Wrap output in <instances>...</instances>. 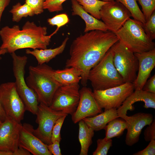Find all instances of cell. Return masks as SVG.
Here are the masks:
<instances>
[{
    "mask_svg": "<svg viewBox=\"0 0 155 155\" xmlns=\"http://www.w3.org/2000/svg\"><path fill=\"white\" fill-rule=\"evenodd\" d=\"M118 40L115 33L109 30H95L85 32L73 41L66 67H73L78 69L81 73V84L86 86L90 70Z\"/></svg>",
    "mask_w": 155,
    "mask_h": 155,
    "instance_id": "cell-1",
    "label": "cell"
},
{
    "mask_svg": "<svg viewBox=\"0 0 155 155\" xmlns=\"http://www.w3.org/2000/svg\"><path fill=\"white\" fill-rule=\"evenodd\" d=\"M46 27L37 26L33 22H26L22 30L18 25L11 28L6 26L0 30L2 43L0 49H5L10 53L24 48L45 49L49 45L51 37L58 31L46 35Z\"/></svg>",
    "mask_w": 155,
    "mask_h": 155,
    "instance_id": "cell-2",
    "label": "cell"
},
{
    "mask_svg": "<svg viewBox=\"0 0 155 155\" xmlns=\"http://www.w3.org/2000/svg\"><path fill=\"white\" fill-rule=\"evenodd\" d=\"M29 70L27 84L35 93L40 103L50 106L55 93L62 86L55 78L54 70L44 63L31 66Z\"/></svg>",
    "mask_w": 155,
    "mask_h": 155,
    "instance_id": "cell-3",
    "label": "cell"
},
{
    "mask_svg": "<svg viewBox=\"0 0 155 155\" xmlns=\"http://www.w3.org/2000/svg\"><path fill=\"white\" fill-rule=\"evenodd\" d=\"M88 79L93 90H104L125 83L114 65L113 55L110 49L90 70Z\"/></svg>",
    "mask_w": 155,
    "mask_h": 155,
    "instance_id": "cell-4",
    "label": "cell"
},
{
    "mask_svg": "<svg viewBox=\"0 0 155 155\" xmlns=\"http://www.w3.org/2000/svg\"><path fill=\"white\" fill-rule=\"evenodd\" d=\"M114 33L119 40L134 53L155 49V43L145 32L143 24L133 19H129Z\"/></svg>",
    "mask_w": 155,
    "mask_h": 155,
    "instance_id": "cell-5",
    "label": "cell"
},
{
    "mask_svg": "<svg viewBox=\"0 0 155 155\" xmlns=\"http://www.w3.org/2000/svg\"><path fill=\"white\" fill-rule=\"evenodd\" d=\"M11 56L17 92L24 104L26 110L36 115L39 103L37 96L34 91L29 87L24 79L25 67L28 58L26 56L17 55L15 52L11 53Z\"/></svg>",
    "mask_w": 155,
    "mask_h": 155,
    "instance_id": "cell-6",
    "label": "cell"
},
{
    "mask_svg": "<svg viewBox=\"0 0 155 155\" xmlns=\"http://www.w3.org/2000/svg\"><path fill=\"white\" fill-rule=\"evenodd\" d=\"M113 62L125 83H133L137 76L138 61L134 53L119 40L111 48Z\"/></svg>",
    "mask_w": 155,
    "mask_h": 155,
    "instance_id": "cell-7",
    "label": "cell"
},
{
    "mask_svg": "<svg viewBox=\"0 0 155 155\" xmlns=\"http://www.w3.org/2000/svg\"><path fill=\"white\" fill-rule=\"evenodd\" d=\"M133 83L125 82L119 86L103 90H93L94 96L100 107L104 110L117 109L134 91Z\"/></svg>",
    "mask_w": 155,
    "mask_h": 155,
    "instance_id": "cell-8",
    "label": "cell"
},
{
    "mask_svg": "<svg viewBox=\"0 0 155 155\" xmlns=\"http://www.w3.org/2000/svg\"><path fill=\"white\" fill-rule=\"evenodd\" d=\"M0 101L6 116L11 117L19 122L23 119L26 110L17 92L15 82H8L0 85Z\"/></svg>",
    "mask_w": 155,
    "mask_h": 155,
    "instance_id": "cell-9",
    "label": "cell"
},
{
    "mask_svg": "<svg viewBox=\"0 0 155 155\" xmlns=\"http://www.w3.org/2000/svg\"><path fill=\"white\" fill-rule=\"evenodd\" d=\"M78 84L62 85L57 90L50 107L71 115L75 111L80 97Z\"/></svg>",
    "mask_w": 155,
    "mask_h": 155,
    "instance_id": "cell-10",
    "label": "cell"
},
{
    "mask_svg": "<svg viewBox=\"0 0 155 155\" xmlns=\"http://www.w3.org/2000/svg\"><path fill=\"white\" fill-rule=\"evenodd\" d=\"M67 114L40 103L36 121L38 126L36 129H34V134L44 144L47 145L51 144V137L53 126L59 118Z\"/></svg>",
    "mask_w": 155,
    "mask_h": 155,
    "instance_id": "cell-11",
    "label": "cell"
},
{
    "mask_svg": "<svg viewBox=\"0 0 155 155\" xmlns=\"http://www.w3.org/2000/svg\"><path fill=\"white\" fill-rule=\"evenodd\" d=\"M100 19L108 30L115 33L131 17L128 10L121 3L115 0L108 2L100 10Z\"/></svg>",
    "mask_w": 155,
    "mask_h": 155,
    "instance_id": "cell-12",
    "label": "cell"
},
{
    "mask_svg": "<svg viewBox=\"0 0 155 155\" xmlns=\"http://www.w3.org/2000/svg\"><path fill=\"white\" fill-rule=\"evenodd\" d=\"M22 126L20 122L6 116L0 126V150L13 152L18 148Z\"/></svg>",
    "mask_w": 155,
    "mask_h": 155,
    "instance_id": "cell-13",
    "label": "cell"
},
{
    "mask_svg": "<svg viewBox=\"0 0 155 155\" xmlns=\"http://www.w3.org/2000/svg\"><path fill=\"white\" fill-rule=\"evenodd\" d=\"M80 97L78 106L71 115L72 121L74 123L86 118L95 116L102 112L90 88L83 86L80 90Z\"/></svg>",
    "mask_w": 155,
    "mask_h": 155,
    "instance_id": "cell-14",
    "label": "cell"
},
{
    "mask_svg": "<svg viewBox=\"0 0 155 155\" xmlns=\"http://www.w3.org/2000/svg\"><path fill=\"white\" fill-rule=\"evenodd\" d=\"M34 127L25 123L22 125L19 140V147L25 149L34 155H51L47 145L34 133Z\"/></svg>",
    "mask_w": 155,
    "mask_h": 155,
    "instance_id": "cell-15",
    "label": "cell"
},
{
    "mask_svg": "<svg viewBox=\"0 0 155 155\" xmlns=\"http://www.w3.org/2000/svg\"><path fill=\"white\" fill-rule=\"evenodd\" d=\"M123 119L126 121L127 125L125 143L131 146L138 141L142 129L152 123L153 117L150 113H138L130 116L126 115Z\"/></svg>",
    "mask_w": 155,
    "mask_h": 155,
    "instance_id": "cell-16",
    "label": "cell"
},
{
    "mask_svg": "<svg viewBox=\"0 0 155 155\" xmlns=\"http://www.w3.org/2000/svg\"><path fill=\"white\" fill-rule=\"evenodd\" d=\"M139 62L138 74L133 83L135 90H142L155 66V49L134 53Z\"/></svg>",
    "mask_w": 155,
    "mask_h": 155,
    "instance_id": "cell-17",
    "label": "cell"
},
{
    "mask_svg": "<svg viewBox=\"0 0 155 155\" xmlns=\"http://www.w3.org/2000/svg\"><path fill=\"white\" fill-rule=\"evenodd\" d=\"M142 101L144 103V108H155V94L142 90H135L117 109L119 117L123 118L127 115L128 110H133V105L135 102Z\"/></svg>",
    "mask_w": 155,
    "mask_h": 155,
    "instance_id": "cell-18",
    "label": "cell"
},
{
    "mask_svg": "<svg viewBox=\"0 0 155 155\" xmlns=\"http://www.w3.org/2000/svg\"><path fill=\"white\" fill-rule=\"evenodd\" d=\"M72 11V15L80 16L85 22L86 27L84 32L99 30L103 31L108 30L104 23L89 14L83 9L76 0H71Z\"/></svg>",
    "mask_w": 155,
    "mask_h": 155,
    "instance_id": "cell-19",
    "label": "cell"
},
{
    "mask_svg": "<svg viewBox=\"0 0 155 155\" xmlns=\"http://www.w3.org/2000/svg\"><path fill=\"white\" fill-rule=\"evenodd\" d=\"M119 117L117 109L112 108L104 110L95 116L86 118L83 120L94 131H97L103 129L111 120Z\"/></svg>",
    "mask_w": 155,
    "mask_h": 155,
    "instance_id": "cell-20",
    "label": "cell"
},
{
    "mask_svg": "<svg viewBox=\"0 0 155 155\" xmlns=\"http://www.w3.org/2000/svg\"><path fill=\"white\" fill-rule=\"evenodd\" d=\"M69 38L67 36L61 44L55 48L49 49H36L33 51L28 49L26 50V53L31 54L36 58L38 65H42L49 62L57 55L61 53L64 51Z\"/></svg>",
    "mask_w": 155,
    "mask_h": 155,
    "instance_id": "cell-21",
    "label": "cell"
},
{
    "mask_svg": "<svg viewBox=\"0 0 155 155\" xmlns=\"http://www.w3.org/2000/svg\"><path fill=\"white\" fill-rule=\"evenodd\" d=\"M54 75L56 80L62 85L78 84L81 79L80 72L73 67L54 70Z\"/></svg>",
    "mask_w": 155,
    "mask_h": 155,
    "instance_id": "cell-22",
    "label": "cell"
},
{
    "mask_svg": "<svg viewBox=\"0 0 155 155\" xmlns=\"http://www.w3.org/2000/svg\"><path fill=\"white\" fill-rule=\"evenodd\" d=\"M78 139L81 145L80 155H87L92 143L94 131L82 120L79 122Z\"/></svg>",
    "mask_w": 155,
    "mask_h": 155,
    "instance_id": "cell-23",
    "label": "cell"
},
{
    "mask_svg": "<svg viewBox=\"0 0 155 155\" xmlns=\"http://www.w3.org/2000/svg\"><path fill=\"white\" fill-rule=\"evenodd\" d=\"M127 128V124L125 120L119 117L115 119L110 121L104 129L105 130L104 138L108 140L119 137L122 134Z\"/></svg>",
    "mask_w": 155,
    "mask_h": 155,
    "instance_id": "cell-24",
    "label": "cell"
},
{
    "mask_svg": "<svg viewBox=\"0 0 155 155\" xmlns=\"http://www.w3.org/2000/svg\"><path fill=\"white\" fill-rule=\"evenodd\" d=\"M84 9L90 15L100 20V10L102 7L108 2L99 0H76Z\"/></svg>",
    "mask_w": 155,
    "mask_h": 155,
    "instance_id": "cell-25",
    "label": "cell"
},
{
    "mask_svg": "<svg viewBox=\"0 0 155 155\" xmlns=\"http://www.w3.org/2000/svg\"><path fill=\"white\" fill-rule=\"evenodd\" d=\"M10 12L12 15V21L16 22H19L23 17L35 15L32 8L26 3L23 5L20 3H17L12 6Z\"/></svg>",
    "mask_w": 155,
    "mask_h": 155,
    "instance_id": "cell-26",
    "label": "cell"
},
{
    "mask_svg": "<svg viewBox=\"0 0 155 155\" xmlns=\"http://www.w3.org/2000/svg\"><path fill=\"white\" fill-rule=\"evenodd\" d=\"M123 4L129 11L133 19L142 23L146 22L144 15L139 7L137 0H115Z\"/></svg>",
    "mask_w": 155,
    "mask_h": 155,
    "instance_id": "cell-27",
    "label": "cell"
},
{
    "mask_svg": "<svg viewBox=\"0 0 155 155\" xmlns=\"http://www.w3.org/2000/svg\"><path fill=\"white\" fill-rule=\"evenodd\" d=\"M97 147L93 153V155H106L110 148L112 146V139L107 140L104 138L97 140Z\"/></svg>",
    "mask_w": 155,
    "mask_h": 155,
    "instance_id": "cell-28",
    "label": "cell"
},
{
    "mask_svg": "<svg viewBox=\"0 0 155 155\" xmlns=\"http://www.w3.org/2000/svg\"><path fill=\"white\" fill-rule=\"evenodd\" d=\"M137 0L142 7V12L147 22L155 11V0Z\"/></svg>",
    "mask_w": 155,
    "mask_h": 155,
    "instance_id": "cell-29",
    "label": "cell"
},
{
    "mask_svg": "<svg viewBox=\"0 0 155 155\" xmlns=\"http://www.w3.org/2000/svg\"><path fill=\"white\" fill-rule=\"evenodd\" d=\"M144 30L147 35L152 40L155 39V11L149 20L143 24Z\"/></svg>",
    "mask_w": 155,
    "mask_h": 155,
    "instance_id": "cell-30",
    "label": "cell"
},
{
    "mask_svg": "<svg viewBox=\"0 0 155 155\" xmlns=\"http://www.w3.org/2000/svg\"><path fill=\"white\" fill-rule=\"evenodd\" d=\"M68 115H65L59 118L56 122L53 129L51 137L52 143L55 141L59 142L61 140L60 131L65 119Z\"/></svg>",
    "mask_w": 155,
    "mask_h": 155,
    "instance_id": "cell-31",
    "label": "cell"
},
{
    "mask_svg": "<svg viewBox=\"0 0 155 155\" xmlns=\"http://www.w3.org/2000/svg\"><path fill=\"white\" fill-rule=\"evenodd\" d=\"M69 21L68 15L65 13L57 15L51 18L47 19L49 24L52 26H56L59 29L61 27L67 24Z\"/></svg>",
    "mask_w": 155,
    "mask_h": 155,
    "instance_id": "cell-32",
    "label": "cell"
},
{
    "mask_svg": "<svg viewBox=\"0 0 155 155\" xmlns=\"http://www.w3.org/2000/svg\"><path fill=\"white\" fill-rule=\"evenodd\" d=\"M67 0H45L43 4L44 9H47L50 12L63 10V3Z\"/></svg>",
    "mask_w": 155,
    "mask_h": 155,
    "instance_id": "cell-33",
    "label": "cell"
},
{
    "mask_svg": "<svg viewBox=\"0 0 155 155\" xmlns=\"http://www.w3.org/2000/svg\"><path fill=\"white\" fill-rule=\"evenodd\" d=\"M44 1V0H26L25 3L30 7L35 14L38 15L43 12Z\"/></svg>",
    "mask_w": 155,
    "mask_h": 155,
    "instance_id": "cell-34",
    "label": "cell"
},
{
    "mask_svg": "<svg viewBox=\"0 0 155 155\" xmlns=\"http://www.w3.org/2000/svg\"><path fill=\"white\" fill-rule=\"evenodd\" d=\"M144 132V138L146 141H150L152 140H155V120L148 125Z\"/></svg>",
    "mask_w": 155,
    "mask_h": 155,
    "instance_id": "cell-35",
    "label": "cell"
},
{
    "mask_svg": "<svg viewBox=\"0 0 155 155\" xmlns=\"http://www.w3.org/2000/svg\"><path fill=\"white\" fill-rule=\"evenodd\" d=\"M144 150L133 154V155H154L155 154V140H152Z\"/></svg>",
    "mask_w": 155,
    "mask_h": 155,
    "instance_id": "cell-36",
    "label": "cell"
},
{
    "mask_svg": "<svg viewBox=\"0 0 155 155\" xmlns=\"http://www.w3.org/2000/svg\"><path fill=\"white\" fill-rule=\"evenodd\" d=\"M143 90L155 94V75L154 74L147 80L144 85Z\"/></svg>",
    "mask_w": 155,
    "mask_h": 155,
    "instance_id": "cell-37",
    "label": "cell"
},
{
    "mask_svg": "<svg viewBox=\"0 0 155 155\" xmlns=\"http://www.w3.org/2000/svg\"><path fill=\"white\" fill-rule=\"evenodd\" d=\"M60 142L57 141H55L51 144L47 145L48 149L52 154L62 155L60 148Z\"/></svg>",
    "mask_w": 155,
    "mask_h": 155,
    "instance_id": "cell-38",
    "label": "cell"
},
{
    "mask_svg": "<svg viewBox=\"0 0 155 155\" xmlns=\"http://www.w3.org/2000/svg\"><path fill=\"white\" fill-rule=\"evenodd\" d=\"M10 2V0H0V22L3 12Z\"/></svg>",
    "mask_w": 155,
    "mask_h": 155,
    "instance_id": "cell-39",
    "label": "cell"
},
{
    "mask_svg": "<svg viewBox=\"0 0 155 155\" xmlns=\"http://www.w3.org/2000/svg\"><path fill=\"white\" fill-rule=\"evenodd\" d=\"M30 153L25 149L19 147L15 151L12 152V155H30Z\"/></svg>",
    "mask_w": 155,
    "mask_h": 155,
    "instance_id": "cell-40",
    "label": "cell"
},
{
    "mask_svg": "<svg viewBox=\"0 0 155 155\" xmlns=\"http://www.w3.org/2000/svg\"><path fill=\"white\" fill-rule=\"evenodd\" d=\"M6 116L5 111L0 101V118L2 122L5 120Z\"/></svg>",
    "mask_w": 155,
    "mask_h": 155,
    "instance_id": "cell-41",
    "label": "cell"
},
{
    "mask_svg": "<svg viewBox=\"0 0 155 155\" xmlns=\"http://www.w3.org/2000/svg\"><path fill=\"white\" fill-rule=\"evenodd\" d=\"M0 155H12V152L0 150Z\"/></svg>",
    "mask_w": 155,
    "mask_h": 155,
    "instance_id": "cell-42",
    "label": "cell"
},
{
    "mask_svg": "<svg viewBox=\"0 0 155 155\" xmlns=\"http://www.w3.org/2000/svg\"><path fill=\"white\" fill-rule=\"evenodd\" d=\"M7 53V51L5 49H0V60L1 59V55H4Z\"/></svg>",
    "mask_w": 155,
    "mask_h": 155,
    "instance_id": "cell-43",
    "label": "cell"
},
{
    "mask_svg": "<svg viewBox=\"0 0 155 155\" xmlns=\"http://www.w3.org/2000/svg\"><path fill=\"white\" fill-rule=\"evenodd\" d=\"M102 1L105 2H110L115 1V0H101Z\"/></svg>",
    "mask_w": 155,
    "mask_h": 155,
    "instance_id": "cell-44",
    "label": "cell"
},
{
    "mask_svg": "<svg viewBox=\"0 0 155 155\" xmlns=\"http://www.w3.org/2000/svg\"><path fill=\"white\" fill-rule=\"evenodd\" d=\"M2 123V121H1V119L0 118V126H1V125Z\"/></svg>",
    "mask_w": 155,
    "mask_h": 155,
    "instance_id": "cell-45",
    "label": "cell"
},
{
    "mask_svg": "<svg viewBox=\"0 0 155 155\" xmlns=\"http://www.w3.org/2000/svg\"><path fill=\"white\" fill-rule=\"evenodd\" d=\"M44 1H45V0H44Z\"/></svg>",
    "mask_w": 155,
    "mask_h": 155,
    "instance_id": "cell-46",
    "label": "cell"
}]
</instances>
